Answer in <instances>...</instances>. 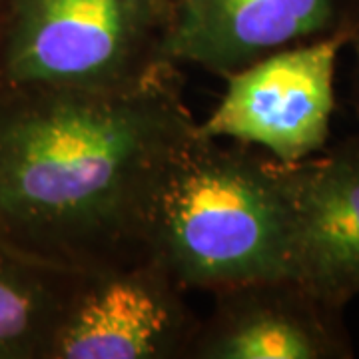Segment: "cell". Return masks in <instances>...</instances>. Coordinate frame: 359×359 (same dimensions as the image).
<instances>
[{
  "instance_id": "1",
  "label": "cell",
  "mask_w": 359,
  "mask_h": 359,
  "mask_svg": "<svg viewBox=\"0 0 359 359\" xmlns=\"http://www.w3.org/2000/svg\"><path fill=\"white\" fill-rule=\"evenodd\" d=\"M172 72L126 90L0 80V240L74 273L148 259L198 122Z\"/></svg>"
},
{
  "instance_id": "2",
  "label": "cell",
  "mask_w": 359,
  "mask_h": 359,
  "mask_svg": "<svg viewBox=\"0 0 359 359\" xmlns=\"http://www.w3.org/2000/svg\"><path fill=\"white\" fill-rule=\"evenodd\" d=\"M148 257L186 292L294 280L285 164L252 146L196 136L160 194Z\"/></svg>"
},
{
  "instance_id": "3",
  "label": "cell",
  "mask_w": 359,
  "mask_h": 359,
  "mask_svg": "<svg viewBox=\"0 0 359 359\" xmlns=\"http://www.w3.org/2000/svg\"><path fill=\"white\" fill-rule=\"evenodd\" d=\"M176 0H0V80L126 90L172 72Z\"/></svg>"
},
{
  "instance_id": "4",
  "label": "cell",
  "mask_w": 359,
  "mask_h": 359,
  "mask_svg": "<svg viewBox=\"0 0 359 359\" xmlns=\"http://www.w3.org/2000/svg\"><path fill=\"white\" fill-rule=\"evenodd\" d=\"M351 30L271 52L226 78L198 136L252 146L282 164H297L327 146L335 108L337 54Z\"/></svg>"
},
{
  "instance_id": "5",
  "label": "cell",
  "mask_w": 359,
  "mask_h": 359,
  "mask_svg": "<svg viewBox=\"0 0 359 359\" xmlns=\"http://www.w3.org/2000/svg\"><path fill=\"white\" fill-rule=\"evenodd\" d=\"M186 295L152 257L84 273L50 359H190L200 318Z\"/></svg>"
},
{
  "instance_id": "6",
  "label": "cell",
  "mask_w": 359,
  "mask_h": 359,
  "mask_svg": "<svg viewBox=\"0 0 359 359\" xmlns=\"http://www.w3.org/2000/svg\"><path fill=\"white\" fill-rule=\"evenodd\" d=\"M359 22V0H176L172 65L228 78L271 52Z\"/></svg>"
},
{
  "instance_id": "7",
  "label": "cell",
  "mask_w": 359,
  "mask_h": 359,
  "mask_svg": "<svg viewBox=\"0 0 359 359\" xmlns=\"http://www.w3.org/2000/svg\"><path fill=\"white\" fill-rule=\"evenodd\" d=\"M214 295L190 359H346L341 311L292 278L244 283Z\"/></svg>"
},
{
  "instance_id": "8",
  "label": "cell",
  "mask_w": 359,
  "mask_h": 359,
  "mask_svg": "<svg viewBox=\"0 0 359 359\" xmlns=\"http://www.w3.org/2000/svg\"><path fill=\"white\" fill-rule=\"evenodd\" d=\"M294 280L335 309L359 294V136L285 164Z\"/></svg>"
},
{
  "instance_id": "9",
  "label": "cell",
  "mask_w": 359,
  "mask_h": 359,
  "mask_svg": "<svg viewBox=\"0 0 359 359\" xmlns=\"http://www.w3.org/2000/svg\"><path fill=\"white\" fill-rule=\"evenodd\" d=\"M82 276L0 240V359H50Z\"/></svg>"
},
{
  "instance_id": "10",
  "label": "cell",
  "mask_w": 359,
  "mask_h": 359,
  "mask_svg": "<svg viewBox=\"0 0 359 359\" xmlns=\"http://www.w3.org/2000/svg\"><path fill=\"white\" fill-rule=\"evenodd\" d=\"M351 44V50H353V70H355V90H358V98H359V22L358 26L353 28L351 36H349V42Z\"/></svg>"
}]
</instances>
